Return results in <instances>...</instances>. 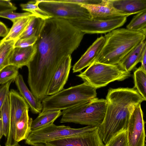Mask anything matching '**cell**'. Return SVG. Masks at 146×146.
<instances>
[{"label":"cell","mask_w":146,"mask_h":146,"mask_svg":"<svg viewBox=\"0 0 146 146\" xmlns=\"http://www.w3.org/2000/svg\"><path fill=\"white\" fill-rule=\"evenodd\" d=\"M85 34L66 20L51 18L44 21L35 44V54L27 66L31 91L40 102L58 67L79 46Z\"/></svg>","instance_id":"cell-1"},{"label":"cell","mask_w":146,"mask_h":146,"mask_svg":"<svg viewBox=\"0 0 146 146\" xmlns=\"http://www.w3.org/2000/svg\"><path fill=\"white\" fill-rule=\"evenodd\" d=\"M106 100L107 105L105 117L98 127L100 137L105 144L118 133L127 130L134 110L145 101L134 87L110 88Z\"/></svg>","instance_id":"cell-2"},{"label":"cell","mask_w":146,"mask_h":146,"mask_svg":"<svg viewBox=\"0 0 146 146\" xmlns=\"http://www.w3.org/2000/svg\"><path fill=\"white\" fill-rule=\"evenodd\" d=\"M104 37V44L96 61L115 65L145 40L146 35L140 32L119 28L108 33Z\"/></svg>","instance_id":"cell-3"},{"label":"cell","mask_w":146,"mask_h":146,"mask_svg":"<svg viewBox=\"0 0 146 146\" xmlns=\"http://www.w3.org/2000/svg\"><path fill=\"white\" fill-rule=\"evenodd\" d=\"M96 89L86 82L63 89L48 96L42 102L41 113L53 110H64L96 97Z\"/></svg>","instance_id":"cell-4"},{"label":"cell","mask_w":146,"mask_h":146,"mask_svg":"<svg viewBox=\"0 0 146 146\" xmlns=\"http://www.w3.org/2000/svg\"><path fill=\"white\" fill-rule=\"evenodd\" d=\"M107 102L95 97L62 111L61 123H72L98 127L105 115Z\"/></svg>","instance_id":"cell-5"},{"label":"cell","mask_w":146,"mask_h":146,"mask_svg":"<svg viewBox=\"0 0 146 146\" xmlns=\"http://www.w3.org/2000/svg\"><path fill=\"white\" fill-rule=\"evenodd\" d=\"M76 76L97 89L115 81L124 80L130 77L131 74L122 70L118 65L95 61L84 71Z\"/></svg>","instance_id":"cell-6"},{"label":"cell","mask_w":146,"mask_h":146,"mask_svg":"<svg viewBox=\"0 0 146 146\" xmlns=\"http://www.w3.org/2000/svg\"><path fill=\"white\" fill-rule=\"evenodd\" d=\"M98 128L97 127L92 126L73 128L68 126L57 125L52 123L40 129L32 130L25 140V143L31 145L37 143L45 144L47 142L64 138L87 134Z\"/></svg>","instance_id":"cell-7"},{"label":"cell","mask_w":146,"mask_h":146,"mask_svg":"<svg viewBox=\"0 0 146 146\" xmlns=\"http://www.w3.org/2000/svg\"><path fill=\"white\" fill-rule=\"evenodd\" d=\"M39 2V7L52 18L67 20L91 18L87 9L79 4L62 0H42Z\"/></svg>","instance_id":"cell-8"},{"label":"cell","mask_w":146,"mask_h":146,"mask_svg":"<svg viewBox=\"0 0 146 146\" xmlns=\"http://www.w3.org/2000/svg\"><path fill=\"white\" fill-rule=\"evenodd\" d=\"M127 18L107 20L91 18L68 21L85 34H102L109 33L123 26L126 22Z\"/></svg>","instance_id":"cell-9"},{"label":"cell","mask_w":146,"mask_h":146,"mask_svg":"<svg viewBox=\"0 0 146 146\" xmlns=\"http://www.w3.org/2000/svg\"><path fill=\"white\" fill-rule=\"evenodd\" d=\"M10 122L9 135L5 143V146H16L18 144L15 138L16 125L22 115L29 106L23 98L17 91H9Z\"/></svg>","instance_id":"cell-10"},{"label":"cell","mask_w":146,"mask_h":146,"mask_svg":"<svg viewBox=\"0 0 146 146\" xmlns=\"http://www.w3.org/2000/svg\"><path fill=\"white\" fill-rule=\"evenodd\" d=\"M145 123L139 104L134 110L128 123L127 130L128 146H145Z\"/></svg>","instance_id":"cell-11"},{"label":"cell","mask_w":146,"mask_h":146,"mask_svg":"<svg viewBox=\"0 0 146 146\" xmlns=\"http://www.w3.org/2000/svg\"><path fill=\"white\" fill-rule=\"evenodd\" d=\"M47 146H104L98 127L89 133L62 138L46 143Z\"/></svg>","instance_id":"cell-12"},{"label":"cell","mask_w":146,"mask_h":146,"mask_svg":"<svg viewBox=\"0 0 146 146\" xmlns=\"http://www.w3.org/2000/svg\"><path fill=\"white\" fill-rule=\"evenodd\" d=\"M71 56L66 57L59 64L50 81L47 95H53L63 89L66 83L71 67Z\"/></svg>","instance_id":"cell-13"},{"label":"cell","mask_w":146,"mask_h":146,"mask_svg":"<svg viewBox=\"0 0 146 146\" xmlns=\"http://www.w3.org/2000/svg\"><path fill=\"white\" fill-rule=\"evenodd\" d=\"M80 5L87 9L92 19L107 20L127 17L130 15L116 9L107 0H103L101 3L98 5Z\"/></svg>","instance_id":"cell-14"},{"label":"cell","mask_w":146,"mask_h":146,"mask_svg":"<svg viewBox=\"0 0 146 146\" xmlns=\"http://www.w3.org/2000/svg\"><path fill=\"white\" fill-rule=\"evenodd\" d=\"M104 42V36H102L97 38L73 65V73L81 72L83 69L89 66L96 61Z\"/></svg>","instance_id":"cell-15"},{"label":"cell","mask_w":146,"mask_h":146,"mask_svg":"<svg viewBox=\"0 0 146 146\" xmlns=\"http://www.w3.org/2000/svg\"><path fill=\"white\" fill-rule=\"evenodd\" d=\"M14 81L19 94L28 104L32 112L36 114L40 113L42 109L41 102L29 90L25 83L23 76L19 74Z\"/></svg>","instance_id":"cell-16"},{"label":"cell","mask_w":146,"mask_h":146,"mask_svg":"<svg viewBox=\"0 0 146 146\" xmlns=\"http://www.w3.org/2000/svg\"><path fill=\"white\" fill-rule=\"evenodd\" d=\"M36 51L35 44L25 48H14L11 54L9 64L19 68L27 66L32 59Z\"/></svg>","instance_id":"cell-17"},{"label":"cell","mask_w":146,"mask_h":146,"mask_svg":"<svg viewBox=\"0 0 146 146\" xmlns=\"http://www.w3.org/2000/svg\"><path fill=\"white\" fill-rule=\"evenodd\" d=\"M116 9L131 15L146 10V0H107Z\"/></svg>","instance_id":"cell-18"},{"label":"cell","mask_w":146,"mask_h":146,"mask_svg":"<svg viewBox=\"0 0 146 146\" xmlns=\"http://www.w3.org/2000/svg\"><path fill=\"white\" fill-rule=\"evenodd\" d=\"M146 48V41L141 42L130 52L117 64L122 70L130 72L140 62L143 52Z\"/></svg>","instance_id":"cell-19"},{"label":"cell","mask_w":146,"mask_h":146,"mask_svg":"<svg viewBox=\"0 0 146 146\" xmlns=\"http://www.w3.org/2000/svg\"><path fill=\"white\" fill-rule=\"evenodd\" d=\"M29 109L23 113L17 123L16 127L15 138L17 143L26 140L31 131V126L33 119L29 117Z\"/></svg>","instance_id":"cell-20"},{"label":"cell","mask_w":146,"mask_h":146,"mask_svg":"<svg viewBox=\"0 0 146 146\" xmlns=\"http://www.w3.org/2000/svg\"><path fill=\"white\" fill-rule=\"evenodd\" d=\"M62 115L60 110L50 111L40 113L38 116L33 120L31 128L32 130L40 129L51 124Z\"/></svg>","instance_id":"cell-21"},{"label":"cell","mask_w":146,"mask_h":146,"mask_svg":"<svg viewBox=\"0 0 146 146\" xmlns=\"http://www.w3.org/2000/svg\"><path fill=\"white\" fill-rule=\"evenodd\" d=\"M44 21L34 16H32L18 39L27 38L33 36L37 37L40 33Z\"/></svg>","instance_id":"cell-22"},{"label":"cell","mask_w":146,"mask_h":146,"mask_svg":"<svg viewBox=\"0 0 146 146\" xmlns=\"http://www.w3.org/2000/svg\"><path fill=\"white\" fill-rule=\"evenodd\" d=\"M32 16L21 18L13 23L11 28L7 36L1 41L12 40H17L24 30L30 20Z\"/></svg>","instance_id":"cell-23"},{"label":"cell","mask_w":146,"mask_h":146,"mask_svg":"<svg viewBox=\"0 0 146 146\" xmlns=\"http://www.w3.org/2000/svg\"><path fill=\"white\" fill-rule=\"evenodd\" d=\"M12 40L1 41L0 43V71L9 65V60L16 41Z\"/></svg>","instance_id":"cell-24"},{"label":"cell","mask_w":146,"mask_h":146,"mask_svg":"<svg viewBox=\"0 0 146 146\" xmlns=\"http://www.w3.org/2000/svg\"><path fill=\"white\" fill-rule=\"evenodd\" d=\"M126 29L132 31L146 34V10L134 16L126 26Z\"/></svg>","instance_id":"cell-25"},{"label":"cell","mask_w":146,"mask_h":146,"mask_svg":"<svg viewBox=\"0 0 146 146\" xmlns=\"http://www.w3.org/2000/svg\"><path fill=\"white\" fill-rule=\"evenodd\" d=\"M1 116L3 135L7 139L9 136L10 122V98L9 92L2 106Z\"/></svg>","instance_id":"cell-26"},{"label":"cell","mask_w":146,"mask_h":146,"mask_svg":"<svg viewBox=\"0 0 146 146\" xmlns=\"http://www.w3.org/2000/svg\"><path fill=\"white\" fill-rule=\"evenodd\" d=\"M134 88L146 100V72L140 67L137 69L133 73Z\"/></svg>","instance_id":"cell-27"},{"label":"cell","mask_w":146,"mask_h":146,"mask_svg":"<svg viewBox=\"0 0 146 146\" xmlns=\"http://www.w3.org/2000/svg\"><path fill=\"white\" fill-rule=\"evenodd\" d=\"M39 0L31 1L26 3L21 4L22 9L30 13L36 17L45 20L52 18L38 7Z\"/></svg>","instance_id":"cell-28"},{"label":"cell","mask_w":146,"mask_h":146,"mask_svg":"<svg viewBox=\"0 0 146 146\" xmlns=\"http://www.w3.org/2000/svg\"><path fill=\"white\" fill-rule=\"evenodd\" d=\"M19 68L9 64L0 71V84H4L9 81H14L19 74Z\"/></svg>","instance_id":"cell-29"},{"label":"cell","mask_w":146,"mask_h":146,"mask_svg":"<svg viewBox=\"0 0 146 146\" xmlns=\"http://www.w3.org/2000/svg\"><path fill=\"white\" fill-rule=\"evenodd\" d=\"M104 146H128L127 131L117 134L111 139Z\"/></svg>","instance_id":"cell-30"},{"label":"cell","mask_w":146,"mask_h":146,"mask_svg":"<svg viewBox=\"0 0 146 146\" xmlns=\"http://www.w3.org/2000/svg\"><path fill=\"white\" fill-rule=\"evenodd\" d=\"M32 16L34 15L28 12L20 13L13 11H6L0 12V17L9 19L13 23L21 18Z\"/></svg>","instance_id":"cell-31"},{"label":"cell","mask_w":146,"mask_h":146,"mask_svg":"<svg viewBox=\"0 0 146 146\" xmlns=\"http://www.w3.org/2000/svg\"><path fill=\"white\" fill-rule=\"evenodd\" d=\"M37 37L33 36L23 39H18L15 42L14 47L25 48L32 46L35 44Z\"/></svg>","instance_id":"cell-32"},{"label":"cell","mask_w":146,"mask_h":146,"mask_svg":"<svg viewBox=\"0 0 146 146\" xmlns=\"http://www.w3.org/2000/svg\"><path fill=\"white\" fill-rule=\"evenodd\" d=\"M13 81V80H11L0 86V112L7 96L9 92L10 85Z\"/></svg>","instance_id":"cell-33"},{"label":"cell","mask_w":146,"mask_h":146,"mask_svg":"<svg viewBox=\"0 0 146 146\" xmlns=\"http://www.w3.org/2000/svg\"><path fill=\"white\" fill-rule=\"evenodd\" d=\"M17 8L10 0H0V12L6 11H13Z\"/></svg>","instance_id":"cell-34"},{"label":"cell","mask_w":146,"mask_h":146,"mask_svg":"<svg viewBox=\"0 0 146 146\" xmlns=\"http://www.w3.org/2000/svg\"><path fill=\"white\" fill-rule=\"evenodd\" d=\"M63 1L80 5H98L102 2L101 0H62Z\"/></svg>","instance_id":"cell-35"},{"label":"cell","mask_w":146,"mask_h":146,"mask_svg":"<svg viewBox=\"0 0 146 146\" xmlns=\"http://www.w3.org/2000/svg\"><path fill=\"white\" fill-rule=\"evenodd\" d=\"M10 29L0 21V37H5L8 34Z\"/></svg>","instance_id":"cell-36"},{"label":"cell","mask_w":146,"mask_h":146,"mask_svg":"<svg viewBox=\"0 0 146 146\" xmlns=\"http://www.w3.org/2000/svg\"><path fill=\"white\" fill-rule=\"evenodd\" d=\"M140 62L141 63L140 67L145 72H146V48L143 52Z\"/></svg>","instance_id":"cell-37"},{"label":"cell","mask_w":146,"mask_h":146,"mask_svg":"<svg viewBox=\"0 0 146 146\" xmlns=\"http://www.w3.org/2000/svg\"><path fill=\"white\" fill-rule=\"evenodd\" d=\"M3 135V130L2 124L1 111L0 112V140Z\"/></svg>","instance_id":"cell-38"},{"label":"cell","mask_w":146,"mask_h":146,"mask_svg":"<svg viewBox=\"0 0 146 146\" xmlns=\"http://www.w3.org/2000/svg\"><path fill=\"white\" fill-rule=\"evenodd\" d=\"M32 146H47L44 144L42 143H37L34 144Z\"/></svg>","instance_id":"cell-39"},{"label":"cell","mask_w":146,"mask_h":146,"mask_svg":"<svg viewBox=\"0 0 146 146\" xmlns=\"http://www.w3.org/2000/svg\"><path fill=\"white\" fill-rule=\"evenodd\" d=\"M16 146H20V145H19V144H18V145H17Z\"/></svg>","instance_id":"cell-40"},{"label":"cell","mask_w":146,"mask_h":146,"mask_svg":"<svg viewBox=\"0 0 146 146\" xmlns=\"http://www.w3.org/2000/svg\"><path fill=\"white\" fill-rule=\"evenodd\" d=\"M1 40H0V43H1Z\"/></svg>","instance_id":"cell-41"},{"label":"cell","mask_w":146,"mask_h":146,"mask_svg":"<svg viewBox=\"0 0 146 146\" xmlns=\"http://www.w3.org/2000/svg\"><path fill=\"white\" fill-rule=\"evenodd\" d=\"M0 146H1V145H0Z\"/></svg>","instance_id":"cell-42"}]
</instances>
